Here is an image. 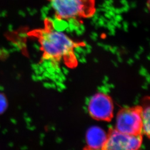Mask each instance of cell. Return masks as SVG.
<instances>
[{
	"label": "cell",
	"mask_w": 150,
	"mask_h": 150,
	"mask_svg": "<svg viewBox=\"0 0 150 150\" xmlns=\"http://www.w3.org/2000/svg\"><path fill=\"white\" fill-rule=\"evenodd\" d=\"M30 35L38 40L42 52V60L48 64L63 61L69 65H75V50L85 45L83 43L74 41L65 33L58 30L54 21L46 18L41 28L30 32Z\"/></svg>",
	"instance_id": "obj_1"
},
{
	"label": "cell",
	"mask_w": 150,
	"mask_h": 150,
	"mask_svg": "<svg viewBox=\"0 0 150 150\" xmlns=\"http://www.w3.org/2000/svg\"><path fill=\"white\" fill-rule=\"evenodd\" d=\"M59 21L81 23L95 15V0H47Z\"/></svg>",
	"instance_id": "obj_2"
},
{
	"label": "cell",
	"mask_w": 150,
	"mask_h": 150,
	"mask_svg": "<svg viewBox=\"0 0 150 150\" xmlns=\"http://www.w3.org/2000/svg\"><path fill=\"white\" fill-rule=\"evenodd\" d=\"M142 108H130L123 109L117 116V130L127 134L136 135L142 132Z\"/></svg>",
	"instance_id": "obj_3"
},
{
	"label": "cell",
	"mask_w": 150,
	"mask_h": 150,
	"mask_svg": "<svg viewBox=\"0 0 150 150\" xmlns=\"http://www.w3.org/2000/svg\"><path fill=\"white\" fill-rule=\"evenodd\" d=\"M88 110L91 116L97 120L109 121L113 116L112 100L103 93L96 94L91 98L88 104Z\"/></svg>",
	"instance_id": "obj_4"
},
{
	"label": "cell",
	"mask_w": 150,
	"mask_h": 150,
	"mask_svg": "<svg viewBox=\"0 0 150 150\" xmlns=\"http://www.w3.org/2000/svg\"><path fill=\"white\" fill-rule=\"evenodd\" d=\"M142 139L141 134H127L117 130L111 131L105 146L106 150H135L141 147Z\"/></svg>",
	"instance_id": "obj_5"
},
{
	"label": "cell",
	"mask_w": 150,
	"mask_h": 150,
	"mask_svg": "<svg viewBox=\"0 0 150 150\" xmlns=\"http://www.w3.org/2000/svg\"><path fill=\"white\" fill-rule=\"evenodd\" d=\"M108 137V134L99 126L91 127L88 129L86 136L87 147L91 150L105 149Z\"/></svg>",
	"instance_id": "obj_6"
},
{
	"label": "cell",
	"mask_w": 150,
	"mask_h": 150,
	"mask_svg": "<svg viewBox=\"0 0 150 150\" xmlns=\"http://www.w3.org/2000/svg\"><path fill=\"white\" fill-rule=\"evenodd\" d=\"M150 106L142 109V132L149 137L150 136Z\"/></svg>",
	"instance_id": "obj_7"
},
{
	"label": "cell",
	"mask_w": 150,
	"mask_h": 150,
	"mask_svg": "<svg viewBox=\"0 0 150 150\" xmlns=\"http://www.w3.org/2000/svg\"><path fill=\"white\" fill-rule=\"evenodd\" d=\"M7 106L6 99L4 96L0 93V114L2 113L6 110Z\"/></svg>",
	"instance_id": "obj_8"
}]
</instances>
